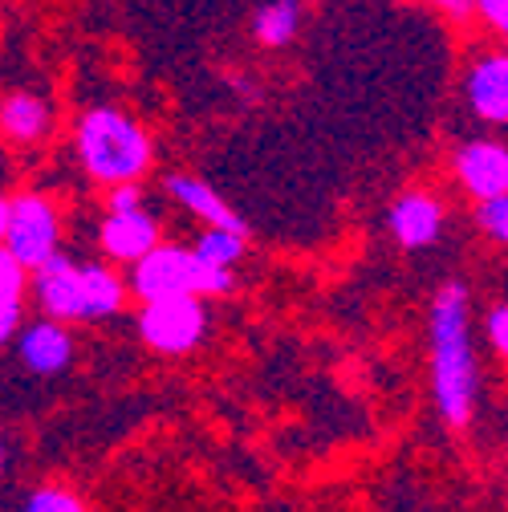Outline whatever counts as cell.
Returning <instances> with one entry per match:
<instances>
[{
  "mask_svg": "<svg viewBox=\"0 0 508 512\" xmlns=\"http://www.w3.org/2000/svg\"><path fill=\"white\" fill-rule=\"evenodd\" d=\"M155 244H159V220L147 212V204L131 212H106L98 228V248L106 252V261H118V265H135Z\"/></svg>",
  "mask_w": 508,
  "mask_h": 512,
  "instance_id": "9c48e42d",
  "label": "cell"
},
{
  "mask_svg": "<svg viewBox=\"0 0 508 512\" xmlns=\"http://www.w3.org/2000/svg\"><path fill=\"white\" fill-rule=\"evenodd\" d=\"M5 216H9V200L0 196V240H5Z\"/></svg>",
  "mask_w": 508,
  "mask_h": 512,
  "instance_id": "cb8c5ba5",
  "label": "cell"
},
{
  "mask_svg": "<svg viewBox=\"0 0 508 512\" xmlns=\"http://www.w3.org/2000/svg\"><path fill=\"white\" fill-rule=\"evenodd\" d=\"M21 512H86L82 496H74L70 488H33L21 504Z\"/></svg>",
  "mask_w": 508,
  "mask_h": 512,
  "instance_id": "2e32d148",
  "label": "cell"
},
{
  "mask_svg": "<svg viewBox=\"0 0 508 512\" xmlns=\"http://www.w3.org/2000/svg\"><path fill=\"white\" fill-rule=\"evenodd\" d=\"M192 252L200 256V261H208V265L232 269V265L240 261V256H244V232H236V228H212V224H204V232L196 236Z\"/></svg>",
  "mask_w": 508,
  "mask_h": 512,
  "instance_id": "9a60e30c",
  "label": "cell"
},
{
  "mask_svg": "<svg viewBox=\"0 0 508 512\" xmlns=\"http://www.w3.org/2000/svg\"><path fill=\"white\" fill-rule=\"evenodd\" d=\"M431 391L443 423L468 427L480 395V366L468 330V289L443 285L431 301Z\"/></svg>",
  "mask_w": 508,
  "mask_h": 512,
  "instance_id": "6da1fadb",
  "label": "cell"
},
{
  "mask_svg": "<svg viewBox=\"0 0 508 512\" xmlns=\"http://www.w3.org/2000/svg\"><path fill=\"white\" fill-rule=\"evenodd\" d=\"M53 106L33 90H13L0 98V139L13 147H41L53 135Z\"/></svg>",
  "mask_w": 508,
  "mask_h": 512,
  "instance_id": "8fae6325",
  "label": "cell"
},
{
  "mask_svg": "<svg viewBox=\"0 0 508 512\" xmlns=\"http://www.w3.org/2000/svg\"><path fill=\"white\" fill-rule=\"evenodd\" d=\"M472 13H480V21L492 33L508 37V0H472Z\"/></svg>",
  "mask_w": 508,
  "mask_h": 512,
  "instance_id": "44dd1931",
  "label": "cell"
},
{
  "mask_svg": "<svg viewBox=\"0 0 508 512\" xmlns=\"http://www.w3.org/2000/svg\"><path fill=\"white\" fill-rule=\"evenodd\" d=\"M143 187L139 183H114L106 187V212H131V208H143Z\"/></svg>",
  "mask_w": 508,
  "mask_h": 512,
  "instance_id": "ffe728a7",
  "label": "cell"
},
{
  "mask_svg": "<svg viewBox=\"0 0 508 512\" xmlns=\"http://www.w3.org/2000/svg\"><path fill=\"white\" fill-rule=\"evenodd\" d=\"M427 5L439 9V13H448V17H456V21L472 17V0H427Z\"/></svg>",
  "mask_w": 508,
  "mask_h": 512,
  "instance_id": "603a6c76",
  "label": "cell"
},
{
  "mask_svg": "<svg viewBox=\"0 0 508 512\" xmlns=\"http://www.w3.org/2000/svg\"><path fill=\"white\" fill-rule=\"evenodd\" d=\"M0 472H5V443H0Z\"/></svg>",
  "mask_w": 508,
  "mask_h": 512,
  "instance_id": "d4e9b609",
  "label": "cell"
},
{
  "mask_svg": "<svg viewBox=\"0 0 508 512\" xmlns=\"http://www.w3.org/2000/svg\"><path fill=\"white\" fill-rule=\"evenodd\" d=\"M21 317H25V297L13 293H0V346H9L21 330Z\"/></svg>",
  "mask_w": 508,
  "mask_h": 512,
  "instance_id": "d6986e66",
  "label": "cell"
},
{
  "mask_svg": "<svg viewBox=\"0 0 508 512\" xmlns=\"http://www.w3.org/2000/svg\"><path fill=\"white\" fill-rule=\"evenodd\" d=\"M163 187H167V196L179 204V208H187L196 220H204V224H212V228H236V232H244V220L224 204V196L212 187V183H204L200 175H183V171H171L167 179H163Z\"/></svg>",
  "mask_w": 508,
  "mask_h": 512,
  "instance_id": "4fadbf2b",
  "label": "cell"
},
{
  "mask_svg": "<svg viewBox=\"0 0 508 512\" xmlns=\"http://www.w3.org/2000/svg\"><path fill=\"white\" fill-rule=\"evenodd\" d=\"M17 346V362L37 374V378H53V374H66L74 362V338L66 322H53V317H41V322H29L17 330L13 338Z\"/></svg>",
  "mask_w": 508,
  "mask_h": 512,
  "instance_id": "52a82bcc",
  "label": "cell"
},
{
  "mask_svg": "<svg viewBox=\"0 0 508 512\" xmlns=\"http://www.w3.org/2000/svg\"><path fill=\"white\" fill-rule=\"evenodd\" d=\"M74 155L82 171L102 183H139L155 163V143L135 114L118 106H90L74 122Z\"/></svg>",
  "mask_w": 508,
  "mask_h": 512,
  "instance_id": "3957f363",
  "label": "cell"
},
{
  "mask_svg": "<svg viewBox=\"0 0 508 512\" xmlns=\"http://www.w3.org/2000/svg\"><path fill=\"white\" fill-rule=\"evenodd\" d=\"M476 220H480V228H484L496 244H508V191H504V196H488V200H480Z\"/></svg>",
  "mask_w": 508,
  "mask_h": 512,
  "instance_id": "e0dca14e",
  "label": "cell"
},
{
  "mask_svg": "<svg viewBox=\"0 0 508 512\" xmlns=\"http://www.w3.org/2000/svg\"><path fill=\"white\" fill-rule=\"evenodd\" d=\"M204 334H208V309H204V297L196 293L147 297L139 309V338L155 354L183 358L204 342Z\"/></svg>",
  "mask_w": 508,
  "mask_h": 512,
  "instance_id": "5b68a950",
  "label": "cell"
},
{
  "mask_svg": "<svg viewBox=\"0 0 508 512\" xmlns=\"http://www.w3.org/2000/svg\"><path fill=\"white\" fill-rule=\"evenodd\" d=\"M5 244L17 261L33 273L45 256H53L61 248V212L49 196L41 191H21L9 200V216H5Z\"/></svg>",
  "mask_w": 508,
  "mask_h": 512,
  "instance_id": "8992f818",
  "label": "cell"
},
{
  "mask_svg": "<svg viewBox=\"0 0 508 512\" xmlns=\"http://www.w3.org/2000/svg\"><path fill=\"white\" fill-rule=\"evenodd\" d=\"M0 293H13V297L29 293V269L17 261L5 244H0Z\"/></svg>",
  "mask_w": 508,
  "mask_h": 512,
  "instance_id": "ac0fdd59",
  "label": "cell"
},
{
  "mask_svg": "<svg viewBox=\"0 0 508 512\" xmlns=\"http://www.w3.org/2000/svg\"><path fill=\"white\" fill-rule=\"evenodd\" d=\"M488 342L500 358H508V305H496L488 313Z\"/></svg>",
  "mask_w": 508,
  "mask_h": 512,
  "instance_id": "7402d4cb",
  "label": "cell"
},
{
  "mask_svg": "<svg viewBox=\"0 0 508 512\" xmlns=\"http://www.w3.org/2000/svg\"><path fill=\"white\" fill-rule=\"evenodd\" d=\"M236 277L232 269H220V265H208L192 248L183 244H167L159 240L151 252H143L139 261L131 265V289L139 301L147 297H167V293H196V297H220V293H232Z\"/></svg>",
  "mask_w": 508,
  "mask_h": 512,
  "instance_id": "277c9868",
  "label": "cell"
},
{
  "mask_svg": "<svg viewBox=\"0 0 508 512\" xmlns=\"http://www.w3.org/2000/svg\"><path fill=\"white\" fill-rule=\"evenodd\" d=\"M456 179L472 200L508 191V147L496 139H472L456 151Z\"/></svg>",
  "mask_w": 508,
  "mask_h": 512,
  "instance_id": "ba28073f",
  "label": "cell"
},
{
  "mask_svg": "<svg viewBox=\"0 0 508 512\" xmlns=\"http://www.w3.org/2000/svg\"><path fill=\"white\" fill-rule=\"evenodd\" d=\"M464 98L472 106L476 118L484 122H508V53L496 49V53H480L472 66H468V78H464Z\"/></svg>",
  "mask_w": 508,
  "mask_h": 512,
  "instance_id": "30bf717a",
  "label": "cell"
},
{
  "mask_svg": "<svg viewBox=\"0 0 508 512\" xmlns=\"http://www.w3.org/2000/svg\"><path fill=\"white\" fill-rule=\"evenodd\" d=\"M301 29V0H269V5L257 9L252 17V37H257L265 49H281L297 37Z\"/></svg>",
  "mask_w": 508,
  "mask_h": 512,
  "instance_id": "5bb4252c",
  "label": "cell"
},
{
  "mask_svg": "<svg viewBox=\"0 0 508 512\" xmlns=\"http://www.w3.org/2000/svg\"><path fill=\"white\" fill-rule=\"evenodd\" d=\"M29 289L41 305L45 317L53 322H102V317H114L126 305V285L118 281V273L102 261H70L66 252H53L29 273Z\"/></svg>",
  "mask_w": 508,
  "mask_h": 512,
  "instance_id": "7a4b0ae2",
  "label": "cell"
},
{
  "mask_svg": "<svg viewBox=\"0 0 508 512\" xmlns=\"http://www.w3.org/2000/svg\"><path fill=\"white\" fill-rule=\"evenodd\" d=\"M391 232H395V240L407 252L435 244L439 232H443V208H439V200L427 196V191H403V196L395 200V208H391Z\"/></svg>",
  "mask_w": 508,
  "mask_h": 512,
  "instance_id": "7c38bea8",
  "label": "cell"
}]
</instances>
